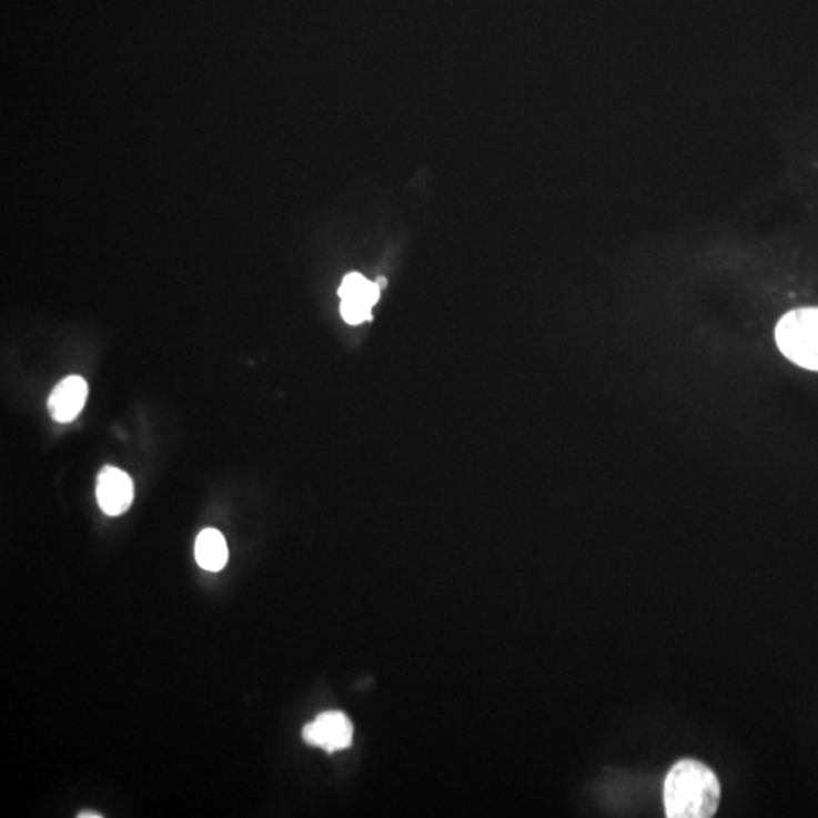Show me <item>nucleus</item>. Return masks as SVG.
<instances>
[{
	"mask_svg": "<svg viewBox=\"0 0 818 818\" xmlns=\"http://www.w3.org/2000/svg\"><path fill=\"white\" fill-rule=\"evenodd\" d=\"M78 817H81V818H101L102 816H101V814H93V812L87 811V812L79 814Z\"/></svg>",
	"mask_w": 818,
	"mask_h": 818,
	"instance_id": "nucleus-8",
	"label": "nucleus"
},
{
	"mask_svg": "<svg viewBox=\"0 0 818 818\" xmlns=\"http://www.w3.org/2000/svg\"><path fill=\"white\" fill-rule=\"evenodd\" d=\"M87 397H89V384L84 377L68 376L52 390L48 401L49 414L55 422H73L84 408Z\"/></svg>",
	"mask_w": 818,
	"mask_h": 818,
	"instance_id": "nucleus-6",
	"label": "nucleus"
},
{
	"mask_svg": "<svg viewBox=\"0 0 818 818\" xmlns=\"http://www.w3.org/2000/svg\"><path fill=\"white\" fill-rule=\"evenodd\" d=\"M194 554H196L199 566L208 572L222 570L230 556L226 539L218 529H205L198 535Z\"/></svg>",
	"mask_w": 818,
	"mask_h": 818,
	"instance_id": "nucleus-7",
	"label": "nucleus"
},
{
	"mask_svg": "<svg viewBox=\"0 0 818 818\" xmlns=\"http://www.w3.org/2000/svg\"><path fill=\"white\" fill-rule=\"evenodd\" d=\"M95 497L107 516H122L131 508L132 501H134V483L127 472L107 465L99 473Z\"/></svg>",
	"mask_w": 818,
	"mask_h": 818,
	"instance_id": "nucleus-5",
	"label": "nucleus"
},
{
	"mask_svg": "<svg viewBox=\"0 0 818 818\" xmlns=\"http://www.w3.org/2000/svg\"><path fill=\"white\" fill-rule=\"evenodd\" d=\"M720 796L716 774L695 759L676 763L664 782V807L668 818L713 817Z\"/></svg>",
	"mask_w": 818,
	"mask_h": 818,
	"instance_id": "nucleus-1",
	"label": "nucleus"
},
{
	"mask_svg": "<svg viewBox=\"0 0 818 818\" xmlns=\"http://www.w3.org/2000/svg\"><path fill=\"white\" fill-rule=\"evenodd\" d=\"M376 284L381 286V290H384L385 286H387V281H385L384 277H380V280L376 281Z\"/></svg>",
	"mask_w": 818,
	"mask_h": 818,
	"instance_id": "nucleus-9",
	"label": "nucleus"
},
{
	"mask_svg": "<svg viewBox=\"0 0 818 818\" xmlns=\"http://www.w3.org/2000/svg\"><path fill=\"white\" fill-rule=\"evenodd\" d=\"M306 745L320 747L327 754L347 749L354 740V725L344 713L320 714L302 730Z\"/></svg>",
	"mask_w": 818,
	"mask_h": 818,
	"instance_id": "nucleus-4",
	"label": "nucleus"
},
{
	"mask_svg": "<svg viewBox=\"0 0 818 818\" xmlns=\"http://www.w3.org/2000/svg\"><path fill=\"white\" fill-rule=\"evenodd\" d=\"M381 286L376 282L365 280L360 273H349L340 285V313L344 322L356 326L372 320V310L380 301Z\"/></svg>",
	"mask_w": 818,
	"mask_h": 818,
	"instance_id": "nucleus-3",
	"label": "nucleus"
},
{
	"mask_svg": "<svg viewBox=\"0 0 818 818\" xmlns=\"http://www.w3.org/2000/svg\"><path fill=\"white\" fill-rule=\"evenodd\" d=\"M775 339L785 358L818 372V309L792 310L782 315Z\"/></svg>",
	"mask_w": 818,
	"mask_h": 818,
	"instance_id": "nucleus-2",
	"label": "nucleus"
}]
</instances>
